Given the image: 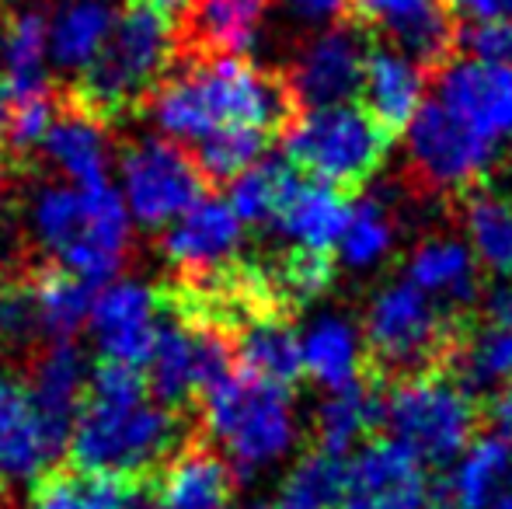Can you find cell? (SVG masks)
Wrapping results in <instances>:
<instances>
[{"label": "cell", "instance_id": "b9f144b4", "mask_svg": "<svg viewBox=\"0 0 512 509\" xmlns=\"http://www.w3.org/2000/svg\"><path fill=\"white\" fill-rule=\"evenodd\" d=\"M457 49L467 60L512 63V21L509 18L467 21L464 28H457Z\"/></svg>", "mask_w": 512, "mask_h": 509}, {"label": "cell", "instance_id": "4fadbf2b", "mask_svg": "<svg viewBox=\"0 0 512 509\" xmlns=\"http://www.w3.org/2000/svg\"><path fill=\"white\" fill-rule=\"evenodd\" d=\"M366 32L370 28L359 21L338 18L335 28H324L300 49L286 77L297 109H321V105H338L359 95L366 49H370Z\"/></svg>", "mask_w": 512, "mask_h": 509}, {"label": "cell", "instance_id": "ac0fdd59", "mask_svg": "<svg viewBox=\"0 0 512 509\" xmlns=\"http://www.w3.org/2000/svg\"><path fill=\"white\" fill-rule=\"evenodd\" d=\"M370 25L384 32L387 46L436 74L457 53V25L446 0H380Z\"/></svg>", "mask_w": 512, "mask_h": 509}, {"label": "cell", "instance_id": "ffe728a7", "mask_svg": "<svg viewBox=\"0 0 512 509\" xmlns=\"http://www.w3.org/2000/svg\"><path fill=\"white\" fill-rule=\"evenodd\" d=\"M359 95H363V109L384 133L398 136L405 133L411 116L418 112L425 95V70L394 46H373L366 49L363 63V81H359Z\"/></svg>", "mask_w": 512, "mask_h": 509}, {"label": "cell", "instance_id": "e0dca14e", "mask_svg": "<svg viewBox=\"0 0 512 509\" xmlns=\"http://www.w3.org/2000/svg\"><path fill=\"white\" fill-rule=\"evenodd\" d=\"M88 360L84 349L74 339H49L46 349H39L25 377V398L32 405L35 419L42 422L53 447L67 450V436L81 412L84 391H88Z\"/></svg>", "mask_w": 512, "mask_h": 509}, {"label": "cell", "instance_id": "681fc988", "mask_svg": "<svg viewBox=\"0 0 512 509\" xmlns=\"http://www.w3.org/2000/svg\"><path fill=\"white\" fill-rule=\"evenodd\" d=\"M7 391H11V381H7V374H4V370H0V398H4Z\"/></svg>", "mask_w": 512, "mask_h": 509}, {"label": "cell", "instance_id": "d6a6232c", "mask_svg": "<svg viewBox=\"0 0 512 509\" xmlns=\"http://www.w3.org/2000/svg\"><path fill=\"white\" fill-rule=\"evenodd\" d=\"M28 290H32L35 314H39V332L46 339H74L88 325L98 286L84 283L81 276L60 265H49L28 279Z\"/></svg>", "mask_w": 512, "mask_h": 509}, {"label": "cell", "instance_id": "8992f818", "mask_svg": "<svg viewBox=\"0 0 512 509\" xmlns=\"http://www.w3.org/2000/svg\"><path fill=\"white\" fill-rule=\"evenodd\" d=\"M464 321L450 318L411 279L387 283L366 311V356L377 381L443 370Z\"/></svg>", "mask_w": 512, "mask_h": 509}, {"label": "cell", "instance_id": "60d3db41", "mask_svg": "<svg viewBox=\"0 0 512 509\" xmlns=\"http://www.w3.org/2000/svg\"><path fill=\"white\" fill-rule=\"evenodd\" d=\"M39 335V314H35L28 279L4 283L0 286V346L14 353V349H28Z\"/></svg>", "mask_w": 512, "mask_h": 509}, {"label": "cell", "instance_id": "836d02e7", "mask_svg": "<svg viewBox=\"0 0 512 509\" xmlns=\"http://www.w3.org/2000/svg\"><path fill=\"white\" fill-rule=\"evenodd\" d=\"M300 182V171L286 161V154L279 157H258L255 164L230 178L227 189V206L237 213L244 227H265L276 220V213L283 210L286 196L293 192V185Z\"/></svg>", "mask_w": 512, "mask_h": 509}, {"label": "cell", "instance_id": "484cf974", "mask_svg": "<svg viewBox=\"0 0 512 509\" xmlns=\"http://www.w3.org/2000/svg\"><path fill=\"white\" fill-rule=\"evenodd\" d=\"M349 217V199L342 189L328 182H304L300 178L293 192L286 196L283 210L276 213L272 227L283 234L290 245L314 248V252H331Z\"/></svg>", "mask_w": 512, "mask_h": 509}, {"label": "cell", "instance_id": "9c48e42d", "mask_svg": "<svg viewBox=\"0 0 512 509\" xmlns=\"http://www.w3.org/2000/svg\"><path fill=\"white\" fill-rule=\"evenodd\" d=\"M143 367H147L143 381L154 401L182 412L237 367L234 339L213 318L192 311L182 297H168L161 328Z\"/></svg>", "mask_w": 512, "mask_h": 509}, {"label": "cell", "instance_id": "7dc6e473", "mask_svg": "<svg viewBox=\"0 0 512 509\" xmlns=\"http://www.w3.org/2000/svg\"><path fill=\"white\" fill-rule=\"evenodd\" d=\"M488 509H512V471H509V478L502 482V489L495 492V499H492V506Z\"/></svg>", "mask_w": 512, "mask_h": 509}, {"label": "cell", "instance_id": "2e32d148", "mask_svg": "<svg viewBox=\"0 0 512 509\" xmlns=\"http://www.w3.org/2000/svg\"><path fill=\"white\" fill-rule=\"evenodd\" d=\"M436 102L485 140H512V63H443L436 70Z\"/></svg>", "mask_w": 512, "mask_h": 509}, {"label": "cell", "instance_id": "30bf717a", "mask_svg": "<svg viewBox=\"0 0 512 509\" xmlns=\"http://www.w3.org/2000/svg\"><path fill=\"white\" fill-rule=\"evenodd\" d=\"M405 129L408 175L422 196H464L495 168V143L460 123L436 98L418 105Z\"/></svg>", "mask_w": 512, "mask_h": 509}, {"label": "cell", "instance_id": "e575fe53", "mask_svg": "<svg viewBox=\"0 0 512 509\" xmlns=\"http://www.w3.org/2000/svg\"><path fill=\"white\" fill-rule=\"evenodd\" d=\"M464 231L485 269L512 276V199L502 192H464Z\"/></svg>", "mask_w": 512, "mask_h": 509}, {"label": "cell", "instance_id": "f1b7e54d", "mask_svg": "<svg viewBox=\"0 0 512 509\" xmlns=\"http://www.w3.org/2000/svg\"><path fill=\"white\" fill-rule=\"evenodd\" d=\"M269 0H192L185 7V35L196 53L244 56L258 39Z\"/></svg>", "mask_w": 512, "mask_h": 509}, {"label": "cell", "instance_id": "9a60e30c", "mask_svg": "<svg viewBox=\"0 0 512 509\" xmlns=\"http://www.w3.org/2000/svg\"><path fill=\"white\" fill-rule=\"evenodd\" d=\"M161 252L192 283L220 276L241 258L244 224L227 206V199L199 196L168 227H161Z\"/></svg>", "mask_w": 512, "mask_h": 509}, {"label": "cell", "instance_id": "8d00e7d4", "mask_svg": "<svg viewBox=\"0 0 512 509\" xmlns=\"http://www.w3.org/2000/svg\"><path fill=\"white\" fill-rule=\"evenodd\" d=\"M345 478V457L328 450H310L290 468L272 499L251 503L248 509H335Z\"/></svg>", "mask_w": 512, "mask_h": 509}, {"label": "cell", "instance_id": "83f0119b", "mask_svg": "<svg viewBox=\"0 0 512 509\" xmlns=\"http://www.w3.org/2000/svg\"><path fill=\"white\" fill-rule=\"evenodd\" d=\"M60 457L42 422L35 419L25 391L11 384L0 398V478L11 482H35L49 464Z\"/></svg>", "mask_w": 512, "mask_h": 509}, {"label": "cell", "instance_id": "ba28073f", "mask_svg": "<svg viewBox=\"0 0 512 509\" xmlns=\"http://www.w3.org/2000/svg\"><path fill=\"white\" fill-rule=\"evenodd\" d=\"M283 140V154L293 168L335 189L366 185L391 147V133L373 123L363 105L352 102L300 109L286 123Z\"/></svg>", "mask_w": 512, "mask_h": 509}, {"label": "cell", "instance_id": "6da1fadb", "mask_svg": "<svg viewBox=\"0 0 512 509\" xmlns=\"http://www.w3.org/2000/svg\"><path fill=\"white\" fill-rule=\"evenodd\" d=\"M147 109L157 133L192 147L220 129L283 133L300 112L283 74L230 53H196L185 67L168 70Z\"/></svg>", "mask_w": 512, "mask_h": 509}, {"label": "cell", "instance_id": "1f68e13d", "mask_svg": "<svg viewBox=\"0 0 512 509\" xmlns=\"http://www.w3.org/2000/svg\"><path fill=\"white\" fill-rule=\"evenodd\" d=\"M140 496L133 478L102 471H53L35 478L25 509H129Z\"/></svg>", "mask_w": 512, "mask_h": 509}, {"label": "cell", "instance_id": "ab89813d", "mask_svg": "<svg viewBox=\"0 0 512 509\" xmlns=\"http://www.w3.org/2000/svg\"><path fill=\"white\" fill-rule=\"evenodd\" d=\"M272 133L265 129H220V133L206 136L196 143V168L206 182H230L241 175L248 164H255L265 154Z\"/></svg>", "mask_w": 512, "mask_h": 509}, {"label": "cell", "instance_id": "5bb4252c", "mask_svg": "<svg viewBox=\"0 0 512 509\" xmlns=\"http://www.w3.org/2000/svg\"><path fill=\"white\" fill-rule=\"evenodd\" d=\"M429 489L425 464L387 436L345 461L335 509H429Z\"/></svg>", "mask_w": 512, "mask_h": 509}, {"label": "cell", "instance_id": "4dcf8cb0", "mask_svg": "<svg viewBox=\"0 0 512 509\" xmlns=\"http://www.w3.org/2000/svg\"><path fill=\"white\" fill-rule=\"evenodd\" d=\"M300 360H304V374L317 387L338 391L363 377V339L345 318L324 314L300 339Z\"/></svg>", "mask_w": 512, "mask_h": 509}, {"label": "cell", "instance_id": "cb8c5ba5", "mask_svg": "<svg viewBox=\"0 0 512 509\" xmlns=\"http://www.w3.org/2000/svg\"><path fill=\"white\" fill-rule=\"evenodd\" d=\"M234 471L216 450L192 443L182 447L161 471L157 509H234Z\"/></svg>", "mask_w": 512, "mask_h": 509}, {"label": "cell", "instance_id": "3957f363", "mask_svg": "<svg viewBox=\"0 0 512 509\" xmlns=\"http://www.w3.org/2000/svg\"><path fill=\"white\" fill-rule=\"evenodd\" d=\"M178 46L182 39L168 11H161L154 0H129L115 11L98 56L77 74L70 105L91 112L102 123H112L136 105H147L164 74L175 67Z\"/></svg>", "mask_w": 512, "mask_h": 509}, {"label": "cell", "instance_id": "52a82bcc", "mask_svg": "<svg viewBox=\"0 0 512 509\" xmlns=\"http://www.w3.org/2000/svg\"><path fill=\"white\" fill-rule=\"evenodd\" d=\"M384 426L425 468H446L478 436L481 408L450 370L398 377L384 394Z\"/></svg>", "mask_w": 512, "mask_h": 509}, {"label": "cell", "instance_id": "d590c367", "mask_svg": "<svg viewBox=\"0 0 512 509\" xmlns=\"http://www.w3.org/2000/svg\"><path fill=\"white\" fill-rule=\"evenodd\" d=\"M0 63H4L0 81L7 88H53L46 70V14L28 7V11H18L14 18H7L4 32H0Z\"/></svg>", "mask_w": 512, "mask_h": 509}, {"label": "cell", "instance_id": "816d5d0a", "mask_svg": "<svg viewBox=\"0 0 512 509\" xmlns=\"http://www.w3.org/2000/svg\"><path fill=\"white\" fill-rule=\"evenodd\" d=\"M4 492H7V482L0 478V503H4Z\"/></svg>", "mask_w": 512, "mask_h": 509}, {"label": "cell", "instance_id": "bcb514c9", "mask_svg": "<svg viewBox=\"0 0 512 509\" xmlns=\"http://www.w3.org/2000/svg\"><path fill=\"white\" fill-rule=\"evenodd\" d=\"M290 7L307 21L345 18V0H290Z\"/></svg>", "mask_w": 512, "mask_h": 509}, {"label": "cell", "instance_id": "44dd1931", "mask_svg": "<svg viewBox=\"0 0 512 509\" xmlns=\"http://www.w3.org/2000/svg\"><path fill=\"white\" fill-rule=\"evenodd\" d=\"M446 468L443 482L429 489V509H488L512 471V440L492 429L478 433Z\"/></svg>", "mask_w": 512, "mask_h": 509}, {"label": "cell", "instance_id": "f35d334b", "mask_svg": "<svg viewBox=\"0 0 512 509\" xmlns=\"http://www.w3.org/2000/svg\"><path fill=\"white\" fill-rule=\"evenodd\" d=\"M338 258L352 269L377 265L394 245V217L387 199L363 196L359 203H349V217L338 234Z\"/></svg>", "mask_w": 512, "mask_h": 509}, {"label": "cell", "instance_id": "d6986e66", "mask_svg": "<svg viewBox=\"0 0 512 509\" xmlns=\"http://www.w3.org/2000/svg\"><path fill=\"white\" fill-rule=\"evenodd\" d=\"M408 279L457 321L471 318L481 297L478 258L467 241L450 238V234H432L415 248L408 262Z\"/></svg>", "mask_w": 512, "mask_h": 509}, {"label": "cell", "instance_id": "f6af8a7d", "mask_svg": "<svg viewBox=\"0 0 512 509\" xmlns=\"http://www.w3.org/2000/svg\"><path fill=\"white\" fill-rule=\"evenodd\" d=\"M488 426L492 433H502L512 440V387H499L492 391V401H488Z\"/></svg>", "mask_w": 512, "mask_h": 509}, {"label": "cell", "instance_id": "74e56055", "mask_svg": "<svg viewBox=\"0 0 512 509\" xmlns=\"http://www.w3.org/2000/svg\"><path fill=\"white\" fill-rule=\"evenodd\" d=\"M269 286V297L276 300L279 311L290 314L293 307L310 304L328 290L335 276V258L331 252H314V248L290 245L272 265H258Z\"/></svg>", "mask_w": 512, "mask_h": 509}, {"label": "cell", "instance_id": "7bdbcfd3", "mask_svg": "<svg viewBox=\"0 0 512 509\" xmlns=\"http://www.w3.org/2000/svg\"><path fill=\"white\" fill-rule=\"evenodd\" d=\"M453 18L464 21H485V18H509L512 21V0H446Z\"/></svg>", "mask_w": 512, "mask_h": 509}, {"label": "cell", "instance_id": "277c9868", "mask_svg": "<svg viewBox=\"0 0 512 509\" xmlns=\"http://www.w3.org/2000/svg\"><path fill=\"white\" fill-rule=\"evenodd\" d=\"M203 429L241 482L283 464L300 440L290 387L262 381L248 370H230L203 394Z\"/></svg>", "mask_w": 512, "mask_h": 509}, {"label": "cell", "instance_id": "d4e9b609", "mask_svg": "<svg viewBox=\"0 0 512 509\" xmlns=\"http://www.w3.org/2000/svg\"><path fill=\"white\" fill-rule=\"evenodd\" d=\"M384 426V394L377 377H356L352 384L328 391V398L314 412L317 450L345 457L366 440L373 429Z\"/></svg>", "mask_w": 512, "mask_h": 509}, {"label": "cell", "instance_id": "7402d4cb", "mask_svg": "<svg viewBox=\"0 0 512 509\" xmlns=\"http://www.w3.org/2000/svg\"><path fill=\"white\" fill-rule=\"evenodd\" d=\"M42 161L49 164L60 182L91 185L105 182L112 168V140H108V123L95 119L91 112L70 105L67 112H56L46 136L39 143Z\"/></svg>", "mask_w": 512, "mask_h": 509}, {"label": "cell", "instance_id": "f907efd6", "mask_svg": "<svg viewBox=\"0 0 512 509\" xmlns=\"http://www.w3.org/2000/svg\"><path fill=\"white\" fill-rule=\"evenodd\" d=\"M4 199H7V192H4V178H0V213H4Z\"/></svg>", "mask_w": 512, "mask_h": 509}, {"label": "cell", "instance_id": "5b68a950", "mask_svg": "<svg viewBox=\"0 0 512 509\" xmlns=\"http://www.w3.org/2000/svg\"><path fill=\"white\" fill-rule=\"evenodd\" d=\"M185 426L175 408L140 398H91L84 394L81 412L67 436L74 468L102 471L119 478H147L182 450Z\"/></svg>", "mask_w": 512, "mask_h": 509}, {"label": "cell", "instance_id": "f546056e", "mask_svg": "<svg viewBox=\"0 0 512 509\" xmlns=\"http://www.w3.org/2000/svg\"><path fill=\"white\" fill-rule=\"evenodd\" d=\"M115 7L108 0H63L46 18V53L60 70L81 74L105 46Z\"/></svg>", "mask_w": 512, "mask_h": 509}, {"label": "cell", "instance_id": "7c38bea8", "mask_svg": "<svg viewBox=\"0 0 512 509\" xmlns=\"http://www.w3.org/2000/svg\"><path fill=\"white\" fill-rule=\"evenodd\" d=\"M168 300L143 279H108L95 290L88 314V332L102 360L143 367Z\"/></svg>", "mask_w": 512, "mask_h": 509}, {"label": "cell", "instance_id": "4316f807", "mask_svg": "<svg viewBox=\"0 0 512 509\" xmlns=\"http://www.w3.org/2000/svg\"><path fill=\"white\" fill-rule=\"evenodd\" d=\"M443 370H450L471 394L512 387V325L467 318Z\"/></svg>", "mask_w": 512, "mask_h": 509}, {"label": "cell", "instance_id": "603a6c76", "mask_svg": "<svg viewBox=\"0 0 512 509\" xmlns=\"http://www.w3.org/2000/svg\"><path fill=\"white\" fill-rule=\"evenodd\" d=\"M234 360L262 381L293 387L304 377L300 335L283 311H251L230 325Z\"/></svg>", "mask_w": 512, "mask_h": 509}, {"label": "cell", "instance_id": "7a4b0ae2", "mask_svg": "<svg viewBox=\"0 0 512 509\" xmlns=\"http://www.w3.org/2000/svg\"><path fill=\"white\" fill-rule=\"evenodd\" d=\"M28 234L60 269L102 286L133 248V217L112 182H42L28 196Z\"/></svg>", "mask_w": 512, "mask_h": 509}, {"label": "cell", "instance_id": "ee69618b", "mask_svg": "<svg viewBox=\"0 0 512 509\" xmlns=\"http://www.w3.org/2000/svg\"><path fill=\"white\" fill-rule=\"evenodd\" d=\"M485 318L488 321H499V325H512V276H502L499 283L488 290Z\"/></svg>", "mask_w": 512, "mask_h": 509}, {"label": "cell", "instance_id": "c3c4849f", "mask_svg": "<svg viewBox=\"0 0 512 509\" xmlns=\"http://www.w3.org/2000/svg\"><path fill=\"white\" fill-rule=\"evenodd\" d=\"M154 4L157 7H161V11H185V7H189L192 4V0H154Z\"/></svg>", "mask_w": 512, "mask_h": 509}, {"label": "cell", "instance_id": "8fae6325", "mask_svg": "<svg viewBox=\"0 0 512 509\" xmlns=\"http://www.w3.org/2000/svg\"><path fill=\"white\" fill-rule=\"evenodd\" d=\"M119 196L133 224L161 231L185 213L206 189L196 157L168 136H140L119 157Z\"/></svg>", "mask_w": 512, "mask_h": 509}]
</instances>
